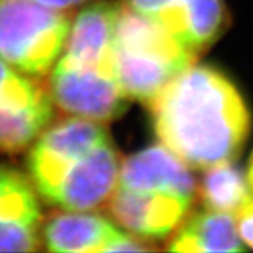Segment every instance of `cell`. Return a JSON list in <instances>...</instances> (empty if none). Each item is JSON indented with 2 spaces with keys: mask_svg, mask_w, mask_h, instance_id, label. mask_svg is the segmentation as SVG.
I'll return each instance as SVG.
<instances>
[{
  "mask_svg": "<svg viewBox=\"0 0 253 253\" xmlns=\"http://www.w3.org/2000/svg\"><path fill=\"white\" fill-rule=\"evenodd\" d=\"M197 194L207 210L235 215L253 199L246 174L234 162H224L206 169L203 180L197 186Z\"/></svg>",
  "mask_w": 253,
  "mask_h": 253,
  "instance_id": "13",
  "label": "cell"
},
{
  "mask_svg": "<svg viewBox=\"0 0 253 253\" xmlns=\"http://www.w3.org/2000/svg\"><path fill=\"white\" fill-rule=\"evenodd\" d=\"M196 59L165 28L123 4L114 40V65L128 100L149 106Z\"/></svg>",
  "mask_w": 253,
  "mask_h": 253,
  "instance_id": "3",
  "label": "cell"
},
{
  "mask_svg": "<svg viewBox=\"0 0 253 253\" xmlns=\"http://www.w3.org/2000/svg\"><path fill=\"white\" fill-rule=\"evenodd\" d=\"M52 117L54 101L48 89L0 58V152L24 151Z\"/></svg>",
  "mask_w": 253,
  "mask_h": 253,
  "instance_id": "6",
  "label": "cell"
},
{
  "mask_svg": "<svg viewBox=\"0 0 253 253\" xmlns=\"http://www.w3.org/2000/svg\"><path fill=\"white\" fill-rule=\"evenodd\" d=\"M246 179L249 183V187L252 190L253 193V154L249 159V165H248V172H246Z\"/></svg>",
  "mask_w": 253,
  "mask_h": 253,
  "instance_id": "16",
  "label": "cell"
},
{
  "mask_svg": "<svg viewBox=\"0 0 253 253\" xmlns=\"http://www.w3.org/2000/svg\"><path fill=\"white\" fill-rule=\"evenodd\" d=\"M190 170L165 145H152L121 161L116 186L131 190L173 191L194 199L197 183Z\"/></svg>",
  "mask_w": 253,
  "mask_h": 253,
  "instance_id": "11",
  "label": "cell"
},
{
  "mask_svg": "<svg viewBox=\"0 0 253 253\" xmlns=\"http://www.w3.org/2000/svg\"><path fill=\"white\" fill-rule=\"evenodd\" d=\"M168 249L173 252H241L245 246L232 214L206 208L186 218L172 235Z\"/></svg>",
  "mask_w": 253,
  "mask_h": 253,
  "instance_id": "12",
  "label": "cell"
},
{
  "mask_svg": "<svg viewBox=\"0 0 253 253\" xmlns=\"http://www.w3.org/2000/svg\"><path fill=\"white\" fill-rule=\"evenodd\" d=\"M194 199L163 190L118 187L107 201L110 215L129 234L148 242L172 236L189 217Z\"/></svg>",
  "mask_w": 253,
  "mask_h": 253,
  "instance_id": "9",
  "label": "cell"
},
{
  "mask_svg": "<svg viewBox=\"0 0 253 253\" xmlns=\"http://www.w3.org/2000/svg\"><path fill=\"white\" fill-rule=\"evenodd\" d=\"M123 4L100 0L82 9L52 71L90 81L117 79L114 40ZM118 81V79H117Z\"/></svg>",
  "mask_w": 253,
  "mask_h": 253,
  "instance_id": "5",
  "label": "cell"
},
{
  "mask_svg": "<svg viewBox=\"0 0 253 253\" xmlns=\"http://www.w3.org/2000/svg\"><path fill=\"white\" fill-rule=\"evenodd\" d=\"M36 1L41 3L42 6H45L48 9L66 11V10L76 7L82 3H84L86 0H36Z\"/></svg>",
  "mask_w": 253,
  "mask_h": 253,
  "instance_id": "15",
  "label": "cell"
},
{
  "mask_svg": "<svg viewBox=\"0 0 253 253\" xmlns=\"http://www.w3.org/2000/svg\"><path fill=\"white\" fill-rule=\"evenodd\" d=\"M238 235L246 246L253 249V199L245 204L235 215Z\"/></svg>",
  "mask_w": 253,
  "mask_h": 253,
  "instance_id": "14",
  "label": "cell"
},
{
  "mask_svg": "<svg viewBox=\"0 0 253 253\" xmlns=\"http://www.w3.org/2000/svg\"><path fill=\"white\" fill-rule=\"evenodd\" d=\"M120 168L104 124L75 116L46 126L27 155L28 179L38 197L66 211L107 206Z\"/></svg>",
  "mask_w": 253,
  "mask_h": 253,
  "instance_id": "2",
  "label": "cell"
},
{
  "mask_svg": "<svg viewBox=\"0 0 253 253\" xmlns=\"http://www.w3.org/2000/svg\"><path fill=\"white\" fill-rule=\"evenodd\" d=\"M155 134L190 169L234 162L251 131V113L218 69L191 65L149 104Z\"/></svg>",
  "mask_w": 253,
  "mask_h": 253,
  "instance_id": "1",
  "label": "cell"
},
{
  "mask_svg": "<svg viewBox=\"0 0 253 253\" xmlns=\"http://www.w3.org/2000/svg\"><path fill=\"white\" fill-rule=\"evenodd\" d=\"M41 241L46 251L61 253H100L151 251L148 241L126 232L116 221L90 211L59 210L42 224Z\"/></svg>",
  "mask_w": 253,
  "mask_h": 253,
  "instance_id": "8",
  "label": "cell"
},
{
  "mask_svg": "<svg viewBox=\"0 0 253 253\" xmlns=\"http://www.w3.org/2000/svg\"><path fill=\"white\" fill-rule=\"evenodd\" d=\"M44 217L31 181L0 165V252H36L42 244Z\"/></svg>",
  "mask_w": 253,
  "mask_h": 253,
  "instance_id": "10",
  "label": "cell"
},
{
  "mask_svg": "<svg viewBox=\"0 0 253 253\" xmlns=\"http://www.w3.org/2000/svg\"><path fill=\"white\" fill-rule=\"evenodd\" d=\"M66 11L36 0H0V58L31 78L51 72L71 28Z\"/></svg>",
  "mask_w": 253,
  "mask_h": 253,
  "instance_id": "4",
  "label": "cell"
},
{
  "mask_svg": "<svg viewBox=\"0 0 253 253\" xmlns=\"http://www.w3.org/2000/svg\"><path fill=\"white\" fill-rule=\"evenodd\" d=\"M123 4L159 24L197 58L229 24L224 0H123Z\"/></svg>",
  "mask_w": 253,
  "mask_h": 253,
  "instance_id": "7",
  "label": "cell"
}]
</instances>
